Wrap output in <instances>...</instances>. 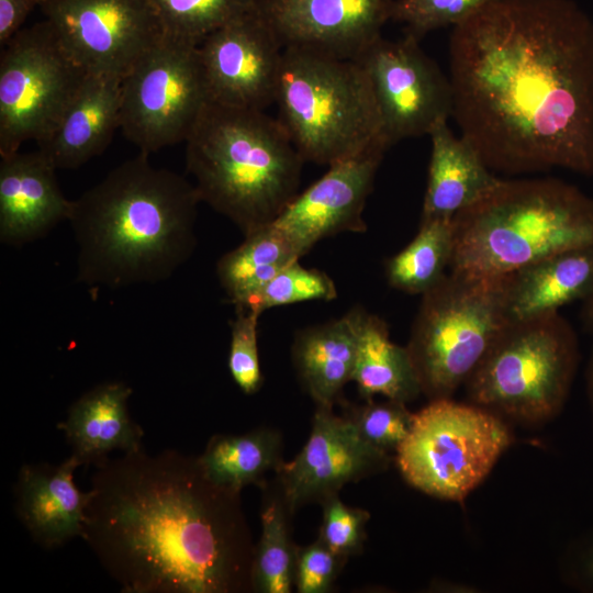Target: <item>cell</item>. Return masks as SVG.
<instances>
[{
  "mask_svg": "<svg viewBox=\"0 0 593 593\" xmlns=\"http://www.w3.org/2000/svg\"><path fill=\"white\" fill-rule=\"evenodd\" d=\"M87 75L46 20L18 32L0 56L1 158L46 138Z\"/></svg>",
  "mask_w": 593,
  "mask_h": 593,
  "instance_id": "cell-11",
  "label": "cell"
},
{
  "mask_svg": "<svg viewBox=\"0 0 593 593\" xmlns=\"http://www.w3.org/2000/svg\"><path fill=\"white\" fill-rule=\"evenodd\" d=\"M394 0H257L283 47L357 59L391 20Z\"/></svg>",
  "mask_w": 593,
  "mask_h": 593,
  "instance_id": "cell-16",
  "label": "cell"
},
{
  "mask_svg": "<svg viewBox=\"0 0 593 593\" xmlns=\"http://www.w3.org/2000/svg\"><path fill=\"white\" fill-rule=\"evenodd\" d=\"M362 307L337 320L300 331L292 354L298 373L318 406H329L351 380Z\"/></svg>",
  "mask_w": 593,
  "mask_h": 593,
  "instance_id": "cell-24",
  "label": "cell"
},
{
  "mask_svg": "<svg viewBox=\"0 0 593 593\" xmlns=\"http://www.w3.org/2000/svg\"><path fill=\"white\" fill-rule=\"evenodd\" d=\"M260 315L253 309L235 307V317L230 323L228 370L235 383L246 394L255 393L262 381L257 346Z\"/></svg>",
  "mask_w": 593,
  "mask_h": 593,
  "instance_id": "cell-33",
  "label": "cell"
},
{
  "mask_svg": "<svg viewBox=\"0 0 593 593\" xmlns=\"http://www.w3.org/2000/svg\"><path fill=\"white\" fill-rule=\"evenodd\" d=\"M81 538L124 593H227L247 571L237 493L198 458L144 448L94 466Z\"/></svg>",
  "mask_w": 593,
  "mask_h": 593,
  "instance_id": "cell-2",
  "label": "cell"
},
{
  "mask_svg": "<svg viewBox=\"0 0 593 593\" xmlns=\"http://www.w3.org/2000/svg\"><path fill=\"white\" fill-rule=\"evenodd\" d=\"M200 202L193 183L146 154L120 164L72 200L77 281L120 289L169 279L194 251Z\"/></svg>",
  "mask_w": 593,
  "mask_h": 593,
  "instance_id": "cell-3",
  "label": "cell"
},
{
  "mask_svg": "<svg viewBox=\"0 0 593 593\" xmlns=\"http://www.w3.org/2000/svg\"><path fill=\"white\" fill-rule=\"evenodd\" d=\"M387 149L378 144L329 166L324 176L298 193L271 223L299 258L326 237L367 231L362 213Z\"/></svg>",
  "mask_w": 593,
  "mask_h": 593,
  "instance_id": "cell-15",
  "label": "cell"
},
{
  "mask_svg": "<svg viewBox=\"0 0 593 593\" xmlns=\"http://www.w3.org/2000/svg\"><path fill=\"white\" fill-rule=\"evenodd\" d=\"M278 452L277 434L255 430L238 436L216 435L197 458L211 483L238 494L278 463Z\"/></svg>",
  "mask_w": 593,
  "mask_h": 593,
  "instance_id": "cell-27",
  "label": "cell"
},
{
  "mask_svg": "<svg viewBox=\"0 0 593 593\" xmlns=\"http://www.w3.org/2000/svg\"><path fill=\"white\" fill-rule=\"evenodd\" d=\"M388 452L366 441L351 418L318 406L310 437L293 460L280 465L284 494L291 507L328 497L345 483L387 468Z\"/></svg>",
  "mask_w": 593,
  "mask_h": 593,
  "instance_id": "cell-17",
  "label": "cell"
},
{
  "mask_svg": "<svg viewBox=\"0 0 593 593\" xmlns=\"http://www.w3.org/2000/svg\"><path fill=\"white\" fill-rule=\"evenodd\" d=\"M559 571L569 588L593 593V527L567 546L559 561Z\"/></svg>",
  "mask_w": 593,
  "mask_h": 593,
  "instance_id": "cell-37",
  "label": "cell"
},
{
  "mask_svg": "<svg viewBox=\"0 0 593 593\" xmlns=\"http://www.w3.org/2000/svg\"><path fill=\"white\" fill-rule=\"evenodd\" d=\"M428 136L432 152L421 219H454L501 178L467 139L452 133L448 120L437 122Z\"/></svg>",
  "mask_w": 593,
  "mask_h": 593,
  "instance_id": "cell-23",
  "label": "cell"
},
{
  "mask_svg": "<svg viewBox=\"0 0 593 593\" xmlns=\"http://www.w3.org/2000/svg\"><path fill=\"white\" fill-rule=\"evenodd\" d=\"M150 1L165 36L197 46L215 30L257 8V0Z\"/></svg>",
  "mask_w": 593,
  "mask_h": 593,
  "instance_id": "cell-29",
  "label": "cell"
},
{
  "mask_svg": "<svg viewBox=\"0 0 593 593\" xmlns=\"http://www.w3.org/2000/svg\"><path fill=\"white\" fill-rule=\"evenodd\" d=\"M209 101L265 111L276 101L283 46L257 8L198 45Z\"/></svg>",
  "mask_w": 593,
  "mask_h": 593,
  "instance_id": "cell-14",
  "label": "cell"
},
{
  "mask_svg": "<svg viewBox=\"0 0 593 593\" xmlns=\"http://www.w3.org/2000/svg\"><path fill=\"white\" fill-rule=\"evenodd\" d=\"M132 393V388L124 382H104L70 405L58 428L81 466L94 467L114 450L128 452L143 448L144 430L128 411Z\"/></svg>",
  "mask_w": 593,
  "mask_h": 593,
  "instance_id": "cell-21",
  "label": "cell"
},
{
  "mask_svg": "<svg viewBox=\"0 0 593 593\" xmlns=\"http://www.w3.org/2000/svg\"><path fill=\"white\" fill-rule=\"evenodd\" d=\"M579 359L574 329L559 312L510 321L463 385L470 403L537 425L563 409Z\"/></svg>",
  "mask_w": 593,
  "mask_h": 593,
  "instance_id": "cell-7",
  "label": "cell"
},
{
  "mask_svg": "<svg viewBox=\"0 0 593 593\" xmlns=\"http://www.w3.org/2000/svg\"><path fill=\"white\" fill-rule=\"evenodd\" d=\"M56 167L37 149L0 164V242L21 246L68 221L72 200L63 194Z\"/></svg>",
  "mask_w": 593,
  "mask_h": 593,
  "instance_id": "cell-18",
  "label": "cell"
},
{
  "mask_svg": "<svg viewBox=\"0 0 593 593\" xmlns=\"http://www.w3.org/2000/svg\"><path fill=\"white\" fill-rule=\"evenodd\" d=\"M369 514L346 506L336 496L326 497L320 539L339 558L355 552L365 538Z\"/></svg>",
  "mask_w": 593,
  "mask_h": 593,
  "instance_id": "cell-35",
  "label": "cell"
},
{
  "mask_svg": "<svg viewBox=\"0 0 593 593\" xmlns=\"http://www.w3.org/2000/svg\"><path fill=\"white\" fill-rule=\"evenodd\" d=\"M300 260L283 234L269 224L244 235V240L216 264V276L228 302L249 307L264 287L286 266Z\"/></svg>",
  "mask_w": 593,
  "mask_h": 593,
  "instance_id": "cell-26",
  "label": "cell"
},
{
  "mask_svg": "<svg viewBox=\"0 0 593 593\" xmlns=\"http://www.w3.org/2000/svg\"><path fill=\"white\" fill-rule=\"evenodd\" d=\"M581 320L583 326L593 332V291L582 301Z\"/></svg>",
  "mask_w": 593,
  "mask_h": 593,
  "instance_id": "cell-39",
  "label": "cell"
},
{
  "mask_svg": "<svg viewBox=\"0 0 593 593\" xmlns=\"http://www.w3.org/2000/svg\"><path fill=\"white\" fill-rule=\"evenodd\" d=\"M370 402L351 417L362 438L373 447L388 452L396 450L406 438L413 421L405 403L389 400Z\"/></svg>",
  "mask_w": 593,
  "mask_h": 593,
  "instance_id": "cell-34",
  "label": "cell"
},
{
  "mask_svg": "<svg viewBox=\"0 0 593 593\" xmlns=\"http://www.w3.org/2000/svg\"><path fill=\"white\" fill-rule=\"evenodd\" d=\"M337 289L325 272L305 268L295 260L281 269L247 309L264 311L304 301H332Z\"/></svg>",
  "mask_w": 593,
  "mask_h": 593,
  "instance_id": "cell-31",
  "label": "cell"
},
{
  "mask_svg": "<svg viewBox=\"0 0 593 593\" xmlns=\"http://www.w3.org/2000/svg\"><path fill=\"white\" fill-rule=\"evenodd\" d=\"M208 101L198 46L163 35L122 79L120 128L149 155L186 142Z\"/></svg>",
  "mask_w": 593,
  "mask_h": 593,
  "instance_id": "cell-10",
  "label": "cell"
},
{
  "mask_svg": "<svg viewBox=\"0 0 593 593\" xmlns=\"http://www.w3.org/2000/svg\"><path fill=\"white\" fill-rule=\"evenodd\" d=\"M593 291V246L563 250L506 275L510 321L544 316Z\"/></svg>",
  "mask_w": 593,
  "mask_h": 593,
  "instance_id": "cell-22",
  "label": "cell"
},
{
  "mask_svg": "<svg viewBox=\"0 0 593 593\" xmlns=\"http://www.w3.org/2000/svg\"><path fill=\"white\" fill-rule=\"evenodd\" d=\"M305 161L279 119L208 101L186 139L201 202L247 235L271 224L299 193Z\"/></svg>",
  "mask_w": 593,
  "mask_h": 593,
  "instance_id": "cell-4",
  "label": "cell"
},
{
  "mask_svg": "<svg viewBox=\"0 0 593 593\" xmlns=\"http://www.w3.org/2000/svg\"><path fill=\"white\" fill-rule=\"evenodd\" d=\"M261 537L251 567V579L264 593H289L294 580L295 556L289 541L281 506L269 504L261 514Z\"/></svg>",
  "mask_w": 593,
  "mask_h": 593,
  "instance_id": "cell-30",
  "label": "cell"
},
{
  "mask_svg": "<svg viewBox=\"0 0 593 593\" xmlns=\"http://www.w3.org/2000/svg\"><path fill=\"white\" fill-rule=\"evenodd\" d=\"M122 78L88 74L38 150L56 169H75L103 153L120 128Z\"/></svg>",
  "mask_w": 593,
  "mask_h": 593,
  "instance_id": "cell-20",
  "label": "cell"
},
{
  "mask_svg": "<svg viewBox=\"0 0 593 593\" xmlns=\"http://www.w3.org/2000/svg\"><path fill=\"white\" fill-rule=\"evenodd\" d=\"M275 103L304 161L329 167L385 145L369 77L356 59L283 47Z\"/></svg>",
  "mask_w": 593,
  "mask_h": 593,
  "instance_id": "cell-6",
  "label": "cell"
},
{
  "mask_svg": "<svg viewBox=\"0 0 593 593\" xmlns=\"http://www.w3.org/2000/svg\"><path fill=\"white\" fill-rule=\"evenodd\" d=\"M351 380L368 400L380 394L389 400L406 403L422 394L421 383L406 347L393 343L387 323L363 309L359 316Z\"/></svg>",
  "mask_w": 593,
  "mask_h": 593,
  "instance_id": "cell-25",
  "label": "cell"
},
{
  "mask_svg": "<svg viewBox=\"0 0 593 593\" xmlns=\"http://www.w3.org/2000/svg\"><path fill=\"white\" fill-rule=\"evenodd\" d=\"M41 1V4L45 1V0H40Z\"/></svg>",
  "mask_w": 593,
  "mask_h": 593,
  "instance_id": "cell-41",
  "label": "cell"
},
{
  "mask_svg": "<svg viewBox=\"0 0 593 593\" xmlns=\"http://www.w3.org/2000/svg\"><path fill=\"white\" fill-rule=\"evenodd\" d=\"M80 462L72 455L58 465H23L13 488L14 507L33 540L55 549L81 537L90 492L74 481Z\"/></svg>",
  "mask_w": 593,
  "mask_h": 593,
  "instance_id": "cell-19",
  "label": "cell"
},
{
  "mask_svg": "<svg viewBox=\"0 0 593 593\" xmlns=\"http://www.w3.org/2000/svg\"><path fill=\"white\" fill-rule=\"evenodd\" d=\"M58 43L86 74L122 78L161 37L150 0H45Z\"/></svg>",
  "mask_w": 593,
  "mask_h": 593,
  "instance_id": "cell-12",
  "label": "cell"
},
{
  "mask_svg": "<svg viewBox=\"0 0 593 593\" xmlns=\"http://www.w3.org/2000/svg\"><path fill=\"white\" fill-rule=\"evenodd\" d=\"M421 296L405 347L422 394L449 399L510 322L506 276L449 271Z\"/></svg>",
  "mask_w": 593,
  "mask_h": 593,
  "instance_id": "cell-8",
  "label": "cell"
},
{
  "mask_svg": "<svg viewBox=\"0 0 593 593\" xmlns=\"http://www.w3.org/2000/svg\"><path fill=\"white\" fill-rule=\"evenodd\" d=\"M450 271L502 277L593 246V198L557 178L502 179L454 219Z\"/></svg>",
  "mask_w": 593,
  "mask_h": 593,
  "instance_id": "cell-5",
  "label": "cell"
},
{
  "mask_svg": "<svg viewBox=\"0 0 593 593\" xmlns=\"http://www.w3.org/2000/svg\"><path fill=\"white\" fill-rule=\"evenodd\" d=\"M339 557L321 540L295 555L294 579L300 593H323L332 584Z\"/></svg>",
  "mask_w": 593,
  "mask_h": 593,
  "instance_id": "cell-36",
  "label": "cell"
},
{
  "mask_svg": "<svg viewBox=\"0 0 593 593\" xmlns=\"http://www.w3.org/2000/svg\"><path fill=\"white\" fill-rule=\"evenodd\" d=\"M513 443L511 427L497 414L473 403L436 399L413 413L395 461L413 488L436 499L462 502Z\"/></svg>",
  "mask_w": 593,
  "mask_h": 593,
  "instance_id": "cell-9",
  "label": "cell"
},
{
  "mask_svg": "<svg viewBox=\"0 0 593 593\" xmlns=\"http://www.w3.org/2000/svg\"><path fill=\"white\" fill-rule=\"evenodd\" d=\"M586 393L592 412L593 418V346L590 355V359L586 366Z\"/></svg>",
  "mask_w": 593,
  "mask_h": 593,
  "instance_id": "cell-40",
  "label": "cell"
},
{
  "mask_svg": "<svg viewBox=\"0 0 593 593\" xmlns=\"http://www.w3.org/2000/svg\"><path fill=\"white\" fill-rule=\"evenodd\" d=\"M40 0H0V46H5L20 32Z\"/></svg>",
  "mask_w": 593,
  "mask_h": 593,
  "instance_id": "cell-38",
  "label": "cell"
},
{
  "mask_svg": "<svg viewBox=\"0 0 593 593\" xmlns=\"http://www.w3.org/2000/svg\"><path fill=\"white\" fill-rule=\"evenodd\" d=\"M451 118L495 174L593 177V18L574 0H495L449 37Z\"/></svg>",
  "mask_w": 593,
  "mask_h": 593,
  "instance_id": "cell-1",
  "label": "cell"
},
{
  "mask_svg": "<svg viewBox=\"0 0 593 593\" xmlns=\"http://www.w3.org/2000/svg\"><path fill=\"white\" fill-rule=\"evenodd\" d=\"M495 0H394L391 20L421 41L427 33L458 25Z\"/></svg>",
  "mask_w": 593,
  "mask_h": 593,
  "instance_id": "cell-32",
  "label": "cell"
},
{
  "mask_svg": "<svg viewBox=\"0 0 593 593\" xmlns=\"http://www.w3.org/2000/svg\"><path fill=\"white\" fill-rule=\"evenodd\" d=\"M356 60L366 70L381 120V137L388 147L428 135L432 127L452 115L454 92L449 79L412 35L396 41L382 36Z\"/></svg>",
  "mask_w": 593,
  "mask_h": 593,
  "instance_id": "cell-13",
  "label": "cell"
},
{
  "mask_svg": "<svg viewBox=\"0 0 593 593\" xmlns=\"http://www.w3.org/2000/svg\"><path fill=\"white\" fill-rule=\"evenodd\" d=\"M452 251V219H421L416 236L387 260V281L404 293L423 295L447 273Z\"/></svg>",
  "mask_w": 593,
  "mask_h": 593,
  "instance_id": "cell-28",
  "label": "cell"
}]
</instances>
